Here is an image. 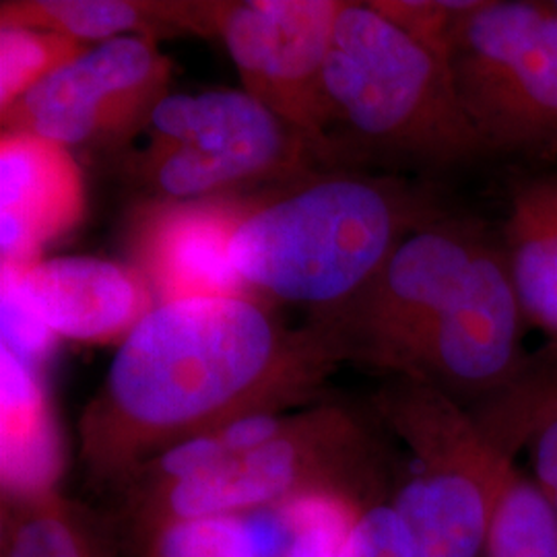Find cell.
Returning <instances> with one entry per match:
<instances>
[{
	"label": "cell",
	"instance_id": "9c48e42d",
	"mask_svg": "<svg viewBox=\"0 0 557 557\" xmlns=\"http://www.w3.org/2000/svg\"><path fill=\"white\" fill-rule=\"evenodd\" d=\"M172 60L160 41L124 36L89 46L0 114L2 131L119 158L168 94Z\"/></svg>",
	"mask_w": 557,
	"mask_h": 557
},
{
	"label": "cell",
	"instance_id": "ffe728a7",
	"mask_svg": "<svg viewBox=\"0 0 557 557\" xmlns=\"http://www.w3.org/2000/svg\"><path fill=\"white\" fill-rule=\"evenodd\" d=\"M140 557H260L246 517L197 518L163 529Z\"/></svg>",
	"mask_w": 557,
	"mask_h": 557
},
{
	"label": "cell",
	"instance_id": "8992f818",
	"mask_svg": "<svg viewBox=\"0 0 557 557\" xmlns=\"http://www.w3.org/2000/svg\"><path fill=\"white\" fill-rule=\"evenodd\" d=\"M370 405L407 448L388 506L418 557H483L499 485L515 457L423 380L386 376Z\"/></svg>",
	"mask_w": 557,
	"mask_h": 557
},
{
	"label": "cell",
	"instance_id": "5bb4252c",
	"mask_svg": "<svg viewBox=\"0 0 557 557\" xmlns=\"http://www.w3.org/2000/svg\"><path fill=\"white\" fill-rule=\"evenodd\" d=\"M498 227L524 320L557 358V165L512 168Z\"/></svg>",
	"mask_w": 557,
	"mask_h": 557
},
{
	"label": "cell",
	"instance_id": "2e32d148",
	"mask_svg": "<svg viewBox=\"0 0 557 557\" xmlns=\"http://www.w3.org/2000/svg\"><path fill=\"white\" fill-rule=\"evenodd\" d=\"M114 533V531H112ZM116 535L54 487L4 490L2 557H114Z\"/></svg>",
	"mask_w": 557,
	"mask_h": 557
},
{
	"label": "cell",
	"instance_id": "3957f363",
	"mask_svg": "<svg viewBox=\"0 0 557 557\" xmlns=\"http://www.w3.org/2000/svg\"><path fill=\"white\" fill-rule=\"evenodd\" d=\"M372 405L337 398L298 409L277 436L193 478L140 496H119L112 531L135 556L184 520L248 517L296 499L333 496L368 510L397 485L400 458Z\"/></svg>",
	"mask_w": 557,
	"mask_h": 557
},
{
	"label": "cell",
	"instance_id": "6da1fadb",
	"mask_svg": "<svg viewBox=\"0 0 557 557\" xmlns=\"http://www.w3.org/2000/svg\"><path fill=\"white\" fill-rule=\"evenodd\" d=\"M341 363L320 322L289 329L259 298L158 304L120 343L81 413L85 479L114 494L140 465L182 442L239 419L317 405L329 398Z\"/></svg>",
	"mask_w": 557,
	"mask_h": 557
},
{
	"label": "cell",
	"instance_id": "44dd1931",
	"mask_svg": "<svg viewBox=\"0 0 557 557\" xmlns=\"http://www.w3.org/2000/svg\"><path fill=\"white\" fill-rule=\"evenodd\" d=\"M372 4L407 36L448 59L458 20L475 0H372Z\"/></svg>",
	"mask_w": 557,
	"mask_h": 557
},
{
	"label": "cell",
	"instance_id": "4fadbf2b",
	"mask_svg": "<svg viewBox=\"0 0 557 557\" xmlns=\"http://www.w3.org/2000/svg\"><path fill=\"white\" fill-rule=\"evenodd\" d=\"M87 197L73 151L32 133L0 137L2 269H27L85 218Z\"/></svg>",
	"mask_w": 557,
	"mask_h": 557
},
{
	"label": "cell",
	"instance_id": "277c9868",
	"mask_svg": "<svg viewBox=\"0 0 557 557\" xmlns=\"http://www.w3.org/2000/svg\"><path fill=\"white\" fill-rule=\"evenodd\" d=\"M341 170L436 182L485 163L448 59L372 4L345 0L324 71Z\"/></svg>",
	"mask_w": 557,
	"mask_h": 557
},
{
	"label": "cell",
	"instance_id": "9a60e30c",
	"mask_svg": "<svg viewBox=\"0 0 557 557\" xmlns=\"http://www.w3.org/2000/svg\"><path fill=\"white\" fill-rule=\"evenodd\" d=\"M221 0H2L0 25L54 32L87 46L143 36L218 38Z\"/></svg>",
	"mask_w": 557,
	"mask_h": 557
},
{
	"label": "cell",
	"instance_id": "52a82bcc",
	"mask_svg": "<svg viewBox=\"0 0 557 557\" xmlns=\"http://www.w3.org/2000/svg\"><path fill=\"white\" fill-rule=\"evenodd\" d=\"M448 66L487 161L557 165L554 0H475L458 20Z\"/></svg>",
	"mask_w": 557,
	"mask_h": 557
},
{
	"label": "cell",
	"instance_id": "cb8c5ba5",
	"mask_svg": "<svg viewBox=\"0 0 557 557\" xmlns=\"http://www.w3.org/2000/svg\"><path fill=\"white\" fill-rule=\"evenodd\" d=\"M533 479L557 512V395L539 411L524 440Z\"/></svg>",
	"mask_w": 557,
	"mask_h": 557
},
{
	"label": "cell",
	"instance_id": "ac0fdd59",
	"mask_svg": "<svg viewBox=\"0 0 557 557\" xmlns=\"http://www.w3.org/2000/svg\"><path fill=\"white\" fill-rule=\"evenodd\" d=\"M485 557H557V512L512 462L499 485Z\"/></svg>",
	"mask_w": 557,
	"mask_h": 557
},
{
	"label": "cell",
	"instance_id": "7402d4cb",
	"mask_svg": "<svg viewBox=\"0 0 557 557\" xmlns=\"http://www.w3.org/2000/svg\"><path fill=\"white\" fill-rule=\"evenodd\" d=\"M2 347L29 366L40 363L52 351L57 335L21 299L9 278L2 277Z\"/></svg>",
	"mask_w": 557,
	"mask_h": 557
},
{
	"label": "cell",
	"instance_id": "e0dca14e",
	"mask_svg": "<svg viewBox=\"0 0 557 557\" xmlns=\"http://www.w3.org/2000/svg\"><path fill=\"white\" fill-rule=\"evenodd\" d=\"M2 366V473L4 490L52 485L57 438L34 366L0 347Z\"/></svg>",
	"mask_w": 557,
	"mask_h": 557
},
{
	"label": "cell",
	"instance_id": "7a4b0ae2",
	"mask_svg": "<svg viewBox=\"0 0 557 557\" xmlns=\"http://www.w3.org/2000/svg\"><path fill=\"white\" fill-rule=\"evenodd\" d=\"M448 211L436 182L326 170L255 195L230 260L257 298L329 319L376 277L403 239Z\"/></svg>",
	"mask_w": 557,
	"mask_h": 557
},
{
	"label": "cell",
	"instance_id": "8fae6325",
	"mask_svg": "<svg viewBox=\"0 0 557 557\" xmlns=\"http://www.w3.org/2000/svg\"><path fill=\"white\" fill-rule=\"evenodd\" d=\"M252 197L139 200L128 248L158 304L211 296L257 298L230 260V242Z\"/></svg>",
	"mask_w": 557,
	"mask_h": 557
},
{
	"label": "cell",
	"instance_id": "30bf717a",
	"mask_svg": "<svg viewBox=\"0 0 557 557\" xmlns=\"http://www.w3.org/2000/svg\"><path fill=\"white\" fill-rule=\"evenodd\" d=\"M345 0H221L220 34L242 89L341 170L324 71Z\"/></svg>",
	"mask_w": 557,
	"mask_h": 557
},
{
	"label": "cell",
	"instance_id": "d4e9b609",
	"mask_svg": "<svg viewBox=\"0 0 557 557\" xmlns=\"http://www.w3.org/2000/svg\"><path fill=\"white\" fill-rule=\"evenodd\" d=\"M554 4H556V7H557V0H554Z\"/></svg>",
	"mask_w": 557,
	"mask_h": 557
},
{
	"label": "cell",
	"instance_id": "484cf974",
	"mask_svg": "<svg viewBox=\"0 0 557 557\" xmlns=\"http://www.w3.org/2000/svg\"><path fill=\"white\" fill-rule=\"evenodd\" d=\"M483 557H485V556H483Z\"/></svg>",
	"mask_w": 557,
	"mask_h": 557
},
{
	"label": "cell",
	"instance_id": "603a6c76",
	"mask_svg": "<svg viewBox=\"0 0 557 557\" xmlns=\"http://www.w3.org/2000/svg\"><path fill=\"white\" fill-rule=\"evenodd\" d=\"M337 557H418V552L388 502L361 512Z\"/></svg>",
	"mask_w": 557,
	"mask_h": 557
},
{
	"label": "cell",
	"instance_id": "5b68a950",
	"mask_svg": "<svg viewBox=\"0 0 557 557\" xmlns=\"http://www.w3.org/2000/svg\"><path fill=\"white\" fill-rule=\"evenodd\" d=\"M145 143L116 161L140 202L248 197L326 172L312 147L244 89L168 94Z\"/></svg>",
	"mask_w": 557,
	"mask_h": 557
},
{
	"label": "cell",
	"instance_id": "7c38bea8",
	"mask_svg": "<svg viewBox=\"0 0 557 557\" xmlns=\"http://www.w3.org/2000/svg\"><path fill=\"white\" fill-rule=\"evenodd\" d=\"M29 310L57 335L81 343H122L156 306L133 262L98 257L41 259L2 269Z\"/></svg>",
	"mask_w": 557,
	"mask_h": 557
},
{
	"label": "cell",
	"instance_id": "ba28073f",
	"mask_svg": "<svg viewBox=\"0 0 557 557\" xmlns=\"http://www.w3.org/2000/svg\"><path fill=\"white\" fill-rule=\"evenodd\" d=\"M496 232L498 223L450 209L403 239L349 304L314 322L331 333L345 363L405 376Z\"/></svg>",
	"mask_w": 557,
	"mask_h": 557
},
{
	"label": "cell",
	"instance_id": "d6986e66",
	"mask_svg": "<svg viewBox=\"0 0 557 557\" xmlns=\"http://www.w3.org/2000/svg\"><path fill=\"white\" fill-rule=\"evenodd\" d=\"M87 48L54 32L0 25V114Z\"/></svg>",
	"mask_w": 557,
	"mask_h": 557
}]
</instances>
